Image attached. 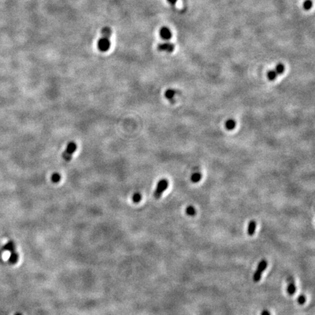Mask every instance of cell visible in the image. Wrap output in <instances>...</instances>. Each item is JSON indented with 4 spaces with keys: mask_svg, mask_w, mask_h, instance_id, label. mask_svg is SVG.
I'll return each mask as SVG.
<instances>
[{
    "mask_svg": "<svg viewBox=\"0 0 315 315\" xmlns=\"http://www.w3.org/2000/svg\"><path fill=\"white\" fill-rule=\"evenodd\" d=\"M202 175L200 172H195V173H193L192 175H191V180L193 183H197L202 180Z\"/></svg>",
    "mask_w": 315,
    "mask_h": 315,
    "instance_id": "7c38bea8",
    "label": "cell"
},
{
    "mask_svg": "<svg viewBox=\"0 0 315 315\" xmlns=\"http://www.w3.org/2000/svg\"><path fill=\"white\" fill-rule=\"evenodd\" d=\"M256 229V222L255 220H251L248 225L247 233L249 236H252L255 233Z\"/></svg>",
    "mask_w": 315,
    "mask_h": 315,
    "instance_id": "30bf717a",
    "label": "cell"
},
{
    "mask_svg": "<svg viewBox=\"0 0 315 315\" xmlns=\"http://www.w3.org/2000/svg\"><path fill=\"white\" fill-rule=\"evenodd\" d=\"M169 182L166 179H161L157 184L156 188L154 192V197L155 198H159L166 190L168 188Z\"/></svg>",
    "mask_w": 315,
    "mask_h": 315,
    "instance_id": "7a4b0ae2",
    "label": "cell"
},
{
    "mask_svg": "<svg viewBox=\"0 0 315 315\" xmlns=\"http://www.w3.org/2000/svg\"><path fill=\"white\" fill-rule=\"evenodd\" d=\"M287 290V293L289 294L290 295H294L295 293V291H296V287H295V282H294L293 279H291V280H289V283H288Z\"/></svg>",
    "mask_w": 315,
    "mask_h": 315,
    "instance_id": "52a82bcc",
    "label": "cell"
},
{
    "mask_svg": "<svg viewBox=\"0 0 315 315\" xmlns=\"http://www.w3.org/2000/svg\"><path fill=\"white\" fill-rule=\"evenodd\" d=\"M267 265H268V262H267L266 260L263 259L261 260V262L259 263L258 265L257 269H256L255 272L253 274V281L255 282H258L260 280L261 278L262 273L266 269Z\"/></svg>",
    "mask_w": 315,
    "mask_h": 315,
    "instance_id": "3957f363",
    "label": "cell"
},
{
    "mask_svg": "<svg viewBox=\"0 0 315 315\" xmlns=\"http://www.w3.org/2000/svg\"><path fill=\"white\" fill-rule=\"evenodd\" d=\"M10 253L11 254H10V256H9V259H8V262L10 263V264H16V263L18 261V260H19L18 253V252H16V251L10 252Z\"/></svg>",
    "mask_w": 315,
    "mask_h": 315,
    "instance_id": "9c48e42d",
    "label": "cell"
},
{
    "mask_svg": "<svg viewBox=\"0 0 315 315\" xmlns=\"http://www.w3.org/2000/svg\"><path fill=\"white\" fill-rule=\"evenodd\" d=\"M274 70L276 71V72L277 73L278 75H282V74L284 72V66L282 63L278 64L277 65H276V68H275Z\"/></svg>",
    "mask_w": 315,
    "mask_h": 315,
    "instance_id": "ac0fdd59",
    "label": "cell"
},
{
    "mask_svg": "<svg viewBox=\"0 0 315 315\" xmlns=\"http://www.w3.org/2000/svg\"><path fill=\"white\" fill-rule=\"evenodd\" d=\"M176 91L173 89H168V90L166 91L165 92V97H166L167 99L172 100V98H174V96H175Z\"/></svg>",
    "mask_w": 315,
    "mask_h": 315,
    "instance_id": "4fadbf2b",
    "label": "cell"
},
{
    "mask_svg": "<svg viewBox=\"0 0 315 315\" xmlns=\"http://www.w3.org/2000/svg\"><path fill=\"white\" fill-rule=\"evenodd\" d=\"M185 212L186 214H188L190 216H193L196 213V211H195V208L193 206H188L185 209Z\"/></svg>",
    "mask_w": 315,
    "mask_h": 315,
    "instance_id": "e0dca14e",
    "label": "cell"
},
{
    "mask_svg": "<svg viewBox=\"0 0 315 315\" xmlns=\"http://www.w3.org/2000/svg\"><path fill=\"white\" fill-rule=\"evenodd\" d=\"M110 41H109V37H106V36H102V37L98 39L97 42V47L98 50L101 52H107L110 48Z\"/></svg>",
    "mask_w": 315,
    "mask_h": 315,
    "instance_id": "277c9868",
    "label": "cell"
},
{
    "mask_svg": "<svg viewBox=\"0 0 315 315\" xmlns=\"http://www.w3.org/2000/svg\"><path fill=\"white\" fill-rule=\"evenodd\" d=\"M261 315H271L270 312H269V311L267 310H263V312H261Z\"/></svg>",
    "mask_w": 315,
    "mask_h": 315,
    "instance_id": "7402d4cb",
    "label": "cell"
},
{
    "mask_svg": "<svg viewBox=\"0 0 315 315\" xmlns=\"http://www.w3.org/2000/svg\"><path fill=\"white\" fill-rule=\"evenodd\" d=\"M278 76V74L276 72V71L275 70H271V71L268 72V73H267V78H268L269 80L271 81H273Z\"/></svg>",
    "mask_w": 315,
    "mask_h": 315,
    "instance_id": "9a60e30c",
    "label": "cell"
},
{
    "mask_svg": "<svg viewBox=\"0 0 315 315\" xmlns=\"http://www.w3.org/2000/svg\"><path fill=\"white\" fill-rule=\"evenodd\" d=\"M132 200L134 203H139L142 200V195L139 193H136L133 195Z\"/></svg>",
    "mask_w": 315,
    "mask_h": 315,
    "instance_id": "d6986e66",
    "label": "cell"
},
{
    "mask_svg": "<svg viewBox=\"0 0 315 315\" xmlns=\"http://www.w3.org/2000/svg\"><path fill=\"white\" fill-rule=\"evenodd\" d=\"M160 36L162 39H165V40H169L172 37V34L171 30L168 27H162L160 30Z\"/></svg>",
    "mask_w": 315,
    "mask_h": 315,
    "instance_id": "8992f818",
    "label": "cell"
},
{
    "mask_svg": "<svg viewBox=\"0 0 315 315\" xmlns=\"http://www.w3.org/2000/svg\"><path fill=\"white\" fill-rule=\"evenodd\" d=\"M158 50L159 51H164V52L172 53L174 50V45L169 42L163 43L158 45Z\"/></svg>",
    "mask_w": 315,
    "mask_h": 315,
    "instance_id": "5b68a950",
    "label": "cell"
},
{
    "mask_svg": "<svg viewBox=\"0 0 315 315\" xmlns=\"http://www.w3.org/2000/svg\"><path fill=\"white\" fill-rule=\"evenodd\" d=\"M15 315H22V314H21V313H19V312H18V313H16V314H15Z\"/></svg>",
    "mask_w": 315,
    "mask_h": 315,
    "instance_id": "cb8c5ba5",
    "label": "cell"
},
{
    "mask_svg": "<svg viewBox=\"0 0 315 315\" xmlns=\"http://www.w3.org/2000/svg\"><path fill=\"white\" fill-rule=\"evenodd\" d=\"M167 1H168V2L169 3V4H171V5H175V4L176 3L177 0H167Z\"/></svg>",
    "mask_w": 315,
    "mask_h": 315,
    "instance_id": "603a6c76",
    "label": "cell"
},
{
    "mask_svg": "<svg viewBox=\"0 0 315 315\" xmlns=\"http://www.w3.org/2000/svg\"><path fill=\"white\" fill-rule=\"evenodd\" d=\"M236 123L233 119H229V120H226V122L225 123V127L227 130L231 131L233 130L236 127Z\"/></svg>",
    "mask_w": 315,
    "mask_h": 315,
    "instance_id": "8fae6325",
    "label": "cell"
},
{
    "mask_svg": "<svg viewBox=\"0 0 315 315\" xmlns=\"http://www.w3.org/2000/svg\"><path fill=\"white\" fill-rule=\"evenodd\" d=\"M312 5H313L312 2L311 1V0H306V1H305L303 4V7L305 9L308 10V9H310L311 8H312Z\"/></svg>",
    "mask_w": 315,
    "mask_h": 315,
    "instance_id": "ffe728a7",
    "label": "cell"
},
{
    "mask_svg": "<svg viewBox=\"0 0 315 315\" xmlns=\"http://www.w3.org/2000/svg\"><path fill=\"white\" fill-rule=\"evenodd\" d=\"M61 179V176L60 174L57 173V172H55L51 176V181L54 183H59Z\"/></svg>",
    "mask_w": 315,
    "mask_h": 315,
    "instance_id": "2e32d148",
    "label": "cell"
},
{
    "mask_svg": "<svg viewBox=\"0 0 315 315\" xmlns=\"http://www.w3.org/2000/svg\"><path fill=\"white\" fill-rule=\"evenodd\" d=\"M3 250H5V251H8L9 252H15L16 251V244H15V242H13V241H9L8 242L5 244Z\"/></svg>",
    "mask_w": 315,
    "mask_h": 315,
    "instance_id": "ba28073f",
    "label": "cell"
},
{
    "mask_svg": "<svg viewBox=\"0 0 315 315\" xmlns=\"http://www.w3.org/2000/svg\"><path fill=\"white\" fill-rule=\"evenodd\" d=\"M77 148V145L75 142H69V144L66 146V148L65 149V150L62 153V158H63L64 160L65 161H71L72 158V155L76 151Z\"/></svg>",
    "mask_w": 315,
    "mask_h": 315,
    "instance_id": "6da1fadb",
    "label": "cell"
},
{
    "mask_svg": "<svg viewBox=\"0 0 315 315\" xmlns=\"http://www.w3.org/2000/svg\"><path fill=\"white\" fill-rule=\"evenodd\" d=\"M306 296H305L304 295H299L297 301L300 305H303V304H304L305 302H306Z\"/></svg>",
    "mask_w": 315,
    "mask_h": 315,
    "instance_id": "44dd1931",
    "label": "cell"
},
{
    "mask_svg": "<svg viewBox=\"0 0 315 315\" xmlns=\"http://www.w3.org/2000/svg\"><path fill=\"white\" fill-rule=\"evenodd\" d=\"M102 36H106V37H110L112 36V34H113V31L108 26H105L102 29Z\"/></svg>",
    "mask_w": 315,
    "mask_h": 315,
    "instance_id": "5bb4252c",
    "label": "cell"
}]
</instances>
